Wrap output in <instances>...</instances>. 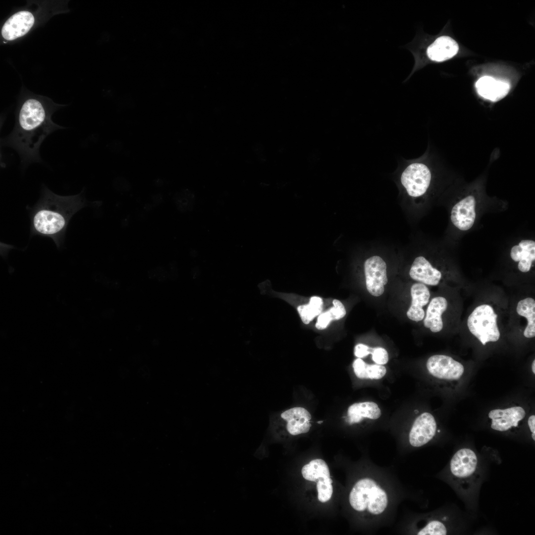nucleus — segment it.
Instances as JSON below:
<instances>
[{"instance_id": "f257e3e1", "label": "nucleus", "mask_w": 535, "mask_h": 535, "mask_svg": "<svg viewBox=\"0 0 535 535\" xmlns=\"http://www.w3.org/2000/svg\"><path fill=\"white\" fill-rule=\"evenodd\" d=\"M64 127L52 121L51 112L39 100L29 98L22 104L12 132L1 140L19 155L23 165L40 162V147L46 138Z\"/></svg>"}, {"instance_id": "f03ea898", "label": "nucleus", "mask_w": 535, "mask_h": 535, "mask_svg": "<svg viewBox=\"0 0 535 535\" xmlns=\"http://www.w3.org/2000/svg\"><path fill=\"white\" fill-rule=\"evenodd\" d=\"M85 205L81 193L59 196L44 186L41 197L31 211V235L51 238L59 248L70 218Z\"/></svg>"}, {"instance_id": "7ed1b4c3", "label": "nucleus", "mask_w": 535, "mask_h": 535, "mask_svg": "<svg viewBox=\"0 0 535 535\" xmlns=\"http://www.w3.org/2000/svg\"><path fill=\"white\" fill-rule=\"evenodd\" d=\"M351 506L359 512H367L373 517L382 514L387 509L389 498L387 491L370 478L358 481L349 496Z\"/></svg>"}, {"instance_id": "20e7f679", "label": "nucleus", "mask_w": 535, "mask_h": 535, "mask_svg": "<svg viewBox=\"0 0 535 535\" xmlns=\"http://www.w3.org/2000/svg\"><path fill=\"white\" fill-rule=\"evenodd\" d=\"M497 315L487 304L476 307L470 315L467 325L471 333L483 345L499 340L500 333L497 323Z\"/></svg>"}, {"instance_id": "39448f33", "label": "nucleus", "mask_w": 535, "mask_h": 535, "mask_svg": "<svg viewBox=\"0 0 535 535\" xmlns=\"http://www.w3.org/2000/svg\"><path fill=\"white\" fill-rule=\"evenodd\" d=\"M431 180V173L425 164L412 162L402 170L400 182L407 196L416 200L424 196L428 190Z\"/></svg>"}, {"instance_id": "423d86ee", "label": "nucleus", "mask_w": 535, "mask_h": 535, "mask_svg": "<svg viewBox=\"0 0 535 535\" xmlns=\"http://www.w3.org/2000/svg\"><path fill=\"white\" fill-rule=\"evenodd\" d=\"M364 273L368 292L375 297L381 295L388 282L387 266L384 260L377 255L368 258L364 263Z\"/></svg>"}, {"instance_id": "0eeeda50", "label": "nucleus", "mask_w": 535, "mask_h": 535, "mask_svg": "<svg viewBox=\"0 0 535 535\" xmlns=\"http://www.w3.org/2000/svg\"><path fill=\"white\" fill-rule=\"evenodd\" d=\"M427 368L433 376L445 380H458L463 375L464 366L452 357L443 355L430 357L426 364Z\"/></svg>"}, {"instance_id": "6e6552de", "label": "nucleus", "mask_w": 535, "mask_h": 535, "mask_svg": "<svg viewBox=\"0 0 535 535\" xmlns=\"http://www.w3.org/2000/svg\"><path fill=\"white\" fill-rule=\"evenodd\" d=\"M477 201L473 195H468L456 203L450 212L453 225L462 231L470 229L476 218Z\"/></svg>"}, {"instance_id": "1a4fd4ad", "label": "nucleus", "mask_w": 535, "mask_h": 535, "mask_svg": "<svg viewBox=\"0 0 535 535\" xmlns=\"http://www.w3.org/2000/svg\"><path fill=\"white\" fill-rule=\"evenodd\" d=\"M437 425L434 417L425 412L415 420L409 435L410 444L415 447L422 446L431 440L435 434Z\"/></svg>"}, {"instance_id": "9d476101", "label": "nucleus", "mask_w": 535, "mask_h": 535, "mask_svg": "<svg viewBox=\"0 0 535 535\" xmlns=\"http://www.w3.org/2000/svg\"><path fill=\"white\" fill-rule=\"evenodd\" d=\"M478 467V457L469 448L458 450L453 456L450 463L452 475L456 478L465 480L475 473Z\"/></svg>"}, {"instance_id": "9b49d317", "label": "nucleus", "mask_w": 535, "mask_h": 535, "mask_svg": "<svg viewBox=\"0 0 535 535\" xmlns=\"http://www.w3.org/2000/svg\"><path fill=\"white\" fill-rule=\"evenodd\" d=\"M34 23L33 14L28 11H19L10 17L3 24L1 35L8 41H12L27 33Z\"/></svg>"}, {"instance_id": "f8f14e48", "label": "nucleus", "mask_w": 535, "mask_h": 535, "mask_svg": "<svg viewBox=\"0 0 535 535\" xmlns=\"http://www.w3.org/2000/svg\"><path fill=\"white\" fill-rule=\"evenodd\" d=\"M524 409L515 406L505 409H494L488 413L491 419V428L495 430L505 431L518 426L519 422L525 417Z\"/></svg>"}, {"instance_id": "ddd939ff", "label": "nucleus", "mask_w": 535, "mask_h": 535, "mask_svg": "<svg viewBox=\"0 0 535 535\" xmlns=\"http://www.w3.org/2000/svg\"><path fill=\"white\" fill-rule=\"evenodd\" d=\"M409 275L418 282L431 286L437 285L442 278L441 272L422 256L417 257L413 262Z\"/></svg>"}, {"instance_id": "4468645a", "label": "nucleus", "mask_w": 535, "mask_h": 535, "mask_svg": "<svg viewBox=\"0 0 535 535\" xmlns=\"http://www.w3.org/2000/svg\"><path fill=\"white\" fill-rule=\"evenodd\" d=\"M281 417L287 421V429L293 435L307 433L311 427V415L303 407L288 409L281 414Z\"/></svg>"}, {"instance_id": "2eb2a0df", "label": "nucleus", "mask_w": 535, "mask_h": 535, "mask_svg": "<svg viewBox=\"0 0 535 535\" xmlns=\"http://www.w3.org/2000/svg\"><path fill=\"white\" fill-rule=\"evenodd\" d=\"M478 94L493 102L504 98L508 93L510 86L508 82L495 79L490 76L480 78L476 83Z\"/></svg>"}, {"instance_id": "dca6fc26", "label": "nucleus", "mask_w": 535, "mask_h": 535, "mask_svg": "<svg viewBox=\"0 0 535 535\" xmlns=\"http://www.w3.org/2000/svg\"><path fill=\"white\" fill-rule=\"evenodd\" d=\"M513 261L518 262V268L522 272H529L535 260V242L524 239L512 246L510 252Z\"/></svg>"}, {"instance_id": "f3484780", "label": "nucleus", "mask_w": 535, "mask_h": 535, "mask_svg": "<svg viewBox=\"0 0 535 535\" xmlns=\"http://www.w3.org/2000/svg\"><path fill=\"white\" fill-rule=\"evenodd\" d=\"M411 305L407 312V317L416 322L422 321L425 317L423 307L429 301L430 292L428 288L420 282L413 284L411 288Z\"/></svg>"}, {"instance_id": "a211bd4d", "label": "nucleus", "mask_w": 535, "mask_h": 535, "mask_svg": "<svg viewBox=\"0 0 535 535\" xmlns=\"http://www.w3.org/2000/svg\"><path fill=\"white\" fill-rule=\"evenodd\" d=\"M459 46L450 37L443 36L436 39L428 48L427 54L432 60L443 61L457 54Z\"/></svg>"}, {"instance_id": "6ab92c4d", "label": "nucleus", "mask_w": 535, "mask_h": 535, "mask_svg": "<svg viewBox=\"0 0 535 535\" xmlns=\"http://www.w3.org/2000/svg\"><path fill=\"white\" fill-rule=\"evenodd\" d=\"M447 301L443 297H436L432 299L426 312L424 321V325L433 332L441 330L443 324L441 316L446 310Z\"/></svg>"}, {"instance_id": "aec40b11", "label": "nucleus", "mask_w": 535, "mask_h": 535, "mask_svg": "<svg viewBox=\"0 0 535 535\" xmlns=\"http://www.w3.org/2000/svg\"><path fill=\"white\" fill-rule=\"evenodd\" d=\"M381 414L380 409L374 402L356 403L348 409V422L350 424H354L360 422L364 418L376 420L380 417Z\"/></svg>"}, {"instance_id": "412c9836", "label": "nucleus", "mask_w": 535, "mask_h": 535, "mask_svg": "<svg viewBox=\"0 0 535 535\" xmlns=\"http://www.w3.org/2000/svg\"><path fill=\"white\" fill-rule=\"evenodd\" d=\"M516 311L518 315L526 318L528 324L524 335L527 338H533L535 336V301L531 297L520 300L517 306Z\"/></svg>"}, {"instance_id": "4be33fe9", "label": "nucleus", "mask_w": 535, "mask_h": 535, "mask_svg": "<svg viewBox=\"0 0 535 535\" xmlns=\"http://www.w3.org/2000/svg\"><path fill=\"white\" fill-rule=\"evenodd\" d=\"M352 367L355 375L361 379H378L386 373V369L383 366L368 364L359 358L354 361Z\"/></svg>"}, {"instance_id": "5701e85b", "label": "nucleus", "mask_w": 535, "mask_h": 535, "mask_svg": "<svg viewBox=\"0 0 535 535\" xmlns=\"http://www.w3.org/2000/svg\"><path fill=\"white\" fill-rule=\"evenodd\" d=\"M303 478L308 481H317L330 477V472L326 462L321 459L312 460L304 465L301 470Z\"/></svg>"}, {"instance_id": "b1692460", "label": "nucleus", "mask_w": 535, "mask_h": 535, "mask_svg": "<svg viewBox=\"0 0 535 535\" xmlns=\"http://www.w3.org/2000/svg\"><path fill=\"white\" fill-rule=\"evenodd\" d=\"M332 304L333 306L328 310L321 313L318 316L316 323V327L318 329H324L332 321L339 320L345 316L346 311L341 301L337 299H334Z\"/></svg>"}, {"instance_id": "393cba45", "label": "nucleus", "mask_w": 535, "mask_h": 535, "mask_svg": "<svg viewBox=\"0 0 535 535\" xmlns=\"http://www.w3.org/2000/svg\"><path fill=\"white\" fill-rule=\"evenodd\" d=\"M322 308V298L315 296L310 298L309 303L298 306L297 311L302 322L308 324L321 313Z\"/></svg>"}, {"instance_id": "a878e982", "label": "nucleus", "mask_w": 535, "mask_h": 535, "mask_svg": "<svg viewBox=\"0 0 535 535\" xmlns=\"http://www.w3.org/2000/svg\"><path fill=\"white\" fill-rule=\"evenodd\" d=\"M332 483V481L330 477L318 481V498L320 502L324 503L330 499L333 492Z\"/></svg>"}, {"instance_id": "bb28decb", "label": "nucleus", "mask_w": 535, "mask_h": 535, "mask_svg": "<svg viewBox=\"0 0 535 535\" xmlns=\"http://www.w3.org/2000/svg\"><path fill=\"white\" fill-rule=\"evenodd\" d=\"M447 533L445 525L438 520L429 521L420 529L417 534L419 535H445Z\"/></svg>"}, {"instance_id": "cd10ccee", "label": "nucleus", "mask_w": 535, "mask_h": 535, "mask_svg": "<svg viewBox=\"0 0 535 535\" xmlns=\"http://www.w3.org/2000/svg\"><path fill=\"white\" fill-rule=\"evenodd\" d=\"M175 199L176 205L181 212L192 210L195 199L194 195L189 191L185 190L178 193Z\"/></svg>"}, {"instance_id": "c85d7f7f", "label": "nucleus", "mask_w": 535, "mask_h": 535, "mask_svg": "<svg viewBox=\"0 0 535 535\" xmlns=\"http://www.w3.org/2000/svg\"><path fill=\"white\" fill-rule=\"evenodd\" d=\"M373 360L377 364L384 365L388 361V354L387 351L382 347H376L372 349L371 352Z\"/></svg>"}, {"instance_id": "c756f323", "label": "nucleus", "mask_w": 535, "mask_h": 535, "mask_svg": "<svg viewBox=\"0 0 535 535\" xmlns=\"http://www.w3.org/2000/svg\"><path fill=\"white\" fill-rule=\"evenodd\" d=\"M372 349L366 345L358 344L354 347V355L358 358H362L371 354Z\"/></svg>"}, {"instance_id": "7c9ffc66", "label": "nucleus", "mask_w": 535, "mask_h": 535, "mask_svg": "<svg viewBox=\"0 0 535 535\" xmlns=\"http://www.w3.org/2000/svg\"><path fill=\"white\" fill-rule=\"evenodd\" d=\"M528 426L530 428L531 431L532 433L535 434V416L532 415L529 419L528 421Z\"/></svg>"}, {"instance_id": "2f4dec72", "label": "nucleus", "mask_w": 535, "mask_h": 535, "mask_svg": "<svg viewBox=\"0 0 535 535\" xmlns=\"http://www.w3.org/2000/svg\"><path fill=\"white\" fill-rule=\"evenodd\" d=\"M532 370L533 373L535 374V360L533 361V362L532 363Z\"/></svg>"}, {"instance_id": "473e14b6", "label": "nucleus", "mask_w": 535, "mask_h": 535, "mask_svg": "<svg viewBox=\"0 0 535 535\" xmlns=\"http://www.w3.org/2000/svg\"><path fill=\"white\" fill-rule=\"evenodd\" d=\"M532 437L533 439L535 441V434L532 433Z\"/></svg>"}, {"instance_id": "72a5a7b5", "label": "nucleus", "mask_w": 535, "mask_h": 535, "mask_svg": "<svg viewBox=\"0 0 535 535\" xmlns=\"http://www.w3.org/2000/svg\"><path fill=\"white\" fill-rule=\"evenodd\" d=\"M322 423V421H320V422H318V423H319V424H321V423Z\"/></svg>"}]
</instances>
